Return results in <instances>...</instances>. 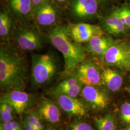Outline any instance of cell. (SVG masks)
<instances>
[{
  "instance_id": "cell-17",
  "label": "cell",
  "mask_w": 130,
  "mask_h": 130,
  "mask_svg": "<svg viewBox=\"0 0 130 130\" xmlns=\"http://www.w3.org/2000/svg\"><path fill=\"white\" fill-rule=\"evenodd\" d=\"M123 82V77L117 70L107 68L101 72L102 84L109 91H118L122 86Z\"/></svg>"
},
{
  "instance_id": "cell-3",
  "label": "cell",
  "mask_w": 130,
  "mask_h": 130,
  "mask_svg": "<svg viewBox=\"0 0 130 130\" xmlns=\"http://www.w3.org/2000/svg\"><path fill=\"white\" fill-rule=\"evenodd\" d=\"M31 79L33 85L41 87L51 80L56 74V58L52 54H31Z\"/></svg>"
},
{
  "instance_id": "cell-23",
  "label": "cell",
  "mask_w": 130,
  "mask_h": 130,
  "mask_svg": "<svg viewBox=\"0 0 130 130\" xmlns=\"http://www.w3.org/2000/svg\"><path fill=\"white\" fill-rule=\"evenodd\" d=\"M80 84L82 83L76 74L75 76L70 77L67 79H65L63 82L58 84L54 89L53 93L54 94H56L60 92L63 90L70 88Z\"/></svg>"
},
{
  "instance_id": "cell-21",
  "label": "cell",
  "mask_w": 130,
  "mask_h": 130,
  "mask_svg": "<svg viewBox=\"0 0 130 130\" xmlns=\"http://www.w3.org/2000/svg\"><path fill=\"white\" fill-rule=\"evenodd\" d=\"M114 7L121 21L130 30V3L126 2Z\"/></svg>"
},
{
  "instance_id": "cell-16",
  "label": "cell",
  "mask_w": 130,
  "mask_h": 130,
  "mask_svg": "<svg viewBox=\"0 0 130 130\" xmlns=\"http://www.w3.org/2000/svg\"><path fill=\"white\" fill-rule=\"evenodd\" d=\"M9 7L13 15L22 21L32 17L33 5L31 0H9Z\"/></svg>"
},
{
  "instance_id": "cell-5",
  "label": "cell",
  "mask_w": 130,
  "mask_h": 130,
  "mask_svg": "<svg viewBox=\"0 0 130 130\" xmlns=\"http://www.w3.org/2000/svg\"><path fill=\"white\" fill-rule=\"evenodd\" d=\"M60 10L52 0H45L33 9V19L39 26L47 28L56 26L59 19Z\"/></svg>"
},
{
  "instance_id": "cell-10",
  "label": "cell",
  "mask_w": 130,
  "mask_h": 130,
  "mask_svg": "<svg viewBox=\"0 0 130 130\" xmlns=\"http://www.w3.org/2000/svg\"><path fill=\"white\" fill-rule=\"evenodd\" d=\"M70 34L75 41L79 43H86L95 36L104 34L100 25L80 22L70 24L69 25Z\"/></svg>"
},
{
  "instance_id": "cell-20",
  "label": "cell",
  "mask_w": 130,
  "mask_h": 130,
  "mask_svg": "<svg viewBox=\"0 0 130 130\" xmlns=\"http://www.w3.org/2000/svg\"><path fill=\"white\" fill-rule=\"evenodd\" d=\"M18 114L13 107L5 102L0 103V116L1 123L13 121L15 114Z\"/></svg>"
},
{
  "instance_id": "cell-6",
  "label": "cell",
  "mask_w": 130,
  "mask_h": 130,
  "mask_svg": "<svg viewBox=\"0 0 130 130\" xmlns=\"http://www.w3.org/2000/svg\"><path fill=\"white\" fill-rule=\"evenodd\" d=\"M130 56V43L120 40L108 49L103 60L107 66L126 70Z\"/></svg>"
},
{
  "instance_id": "cell-19",
  "label": "cell",
  "mask_w": 130,
  "mask_h": 130,
  "mask_svg": "<svg viewBox=\"0 0 130 130\" xmlns=\"http://www.w3.org/2000/svg\"><path fill=\"white\" fill-rule=\"evenodd\" d=\"M98 130H115L116 120L111 113H108L104 116L93 119Z\"/></svg>"
},
{
  "instance_id": "cell-35",
  "label": "cell",
  "mask_w": 130,
  "mask_h": 130,
  "mask_svg": "<svg viewBox=\"0 0 130 130\" xmlns=\"http://www.w3.org/2000/svg\"><path fill=\"white\" fill-rule=\"evenodd\" d=\"M127 91L129 93H130V86H129L128 88H127Z\"/></svg>"
},
{
  "instance_id": "cell-25",
  "label": "cell",
  "mask_w": 130,
  "mask_h": 130,
  "mask_svg": "<svg viewBox=\"0 0 130 130\" xmlns=\"http://www.w3.org/2000/svg\"><path fill=\"white\" fill-rule=\"evenodd\" d=\"M82 85L83 84H80L70 88L65 89L64 90L61 91L60 92H59L58 93H57L56 94H62L69 96L71 98H76L79 95V94L81 93L82 90L83 88Z\"/></svg>"
},
{
  "instance_id": "cell-36",
  "label": "cell",
  "mask_w": 130,
  "mask_h": 130,
  "mask_svg": "<svg viewBox=\"0 0 130 130\" xmlns=\"http://www.w3.org/2000/svg\"><path fill=\"white\" fill-rule=\"evenodd\" d=\"M125 1H127V0H125Z\"/></svg>"
},
{
  "instance_id": "cell-31",
  "label": "cell",
  "mask_w": 130,
  "mask_h": 130,
  "mask_svg": "<svg viewBox=\"0 0 130 130\" xmlns=\"http://www.w3.org/2000/svg\"><path fill=\"white\" fill-rule=\"evenodd\" d=\"M54 1L58 3H64L69 1L70 2V0H54Z\"/></svg>"
},
{
  "instance_id": "cell-4",
  "label": "cell",
  "mask_w": 130,
  "mask_h": 130,
  "mask_svg": "<svg viewBox=\"0 0 130 130\" xmlns=\"http://www.w3.org/2000/svg\"><path fill=\"white\" fill-rule=\"evenodd\" d=\"M13 37L15 44L23 51H37L43 47L44 40L40 33L36 28L26 24L15 28Z\"/></svg>"
},
{
  "instance_id": "cell-1",
  "label": "cell",
  "mask_w": 130,
  "mask_h": 130,
  "mask_svg": "<svg viewBox=\"0 0 130 130\" xmlns=\"http://www.w3.org/2000/svg\"><path fill=\"white\" fill-rule=\"evenodd\" d=\"M27 74L25 59L9 44L0 48V85L7 91L21 90L25 85Z\"/></svg>"
},
{
  "instance_id": "cell-7",
  "label": "cell",
  "mask_w": 130,
  "mask_h": 130,
  "mask_svg": "<svg viewBox=\"0 0 130 130\" xmlns=\"http://www.w3.org/2000/svg\"><path fill=\"white\" fill-rule=\"evenodd\" d=\"M80 95L88 107L94 110L106 109L110 102L109 96L107 92L96 86L84 85Z\"/></svg>"
},
{
  "instance_id": "cell-18",
  "label": "cell",
  "mask_w": 130,
  "mask_h": 130,
  "mask_svg": "<svg viewBox=\"0 0 130 130\" xmlns=\"http://www.w3.org/2000/svg\"><path fill=\"white\" fill-rule=\"evenodd\" d=\"M14 15L10 11L1 10L0 13V36L1 39L7 40L13 37L14 28Z\"/></svg>"
},
{
  "instance_id": "cell-26",
  "label": "cell",
  "mask_w": 130,
  "mask_h": 130,
  "mask_svg": "<svg viewBox=\"0 0 130 130\" xmlns=\"http://www.w3.org/2000/svg\"><path fill=\"white\" fill-rule=\"evenodd\" d=\"M23 126L17 121H12L1 123L0 130H23Z\"/></svg>"
},
{
  "instance_id": "cell-9",
  "label": "cell",
  "mask_w": 130,
  "mask_h": 130,
  "mask_svg": "<svg viewBox=\"0 0 130 130\" xmlns=\"http://www.w3.org/2000/svg\"><path fill=\"white\" fill-rule=\"evenodd\" d=\"M34 96L22 90H14L5 93L1 98V102L8 103L22 115L33 105Z\"/></svg>"
},
{
  "instance_id": "cell-29",
  "label": "cell",
  "mask_w": 130,
  "mask_h": 130,
  "mask_svg": "<svg viewBox=\"0 0 130 130\" xmlns=\"http://www.w3.org/2000/svg\"><path fill=\"white\" fill-rule=\"evenodd\" d=\"M34 9L42 4L45 0H31Z\"/></svg>"
},
{
  "instance_id": "cell-27",
  "label": "cell",
  "mask_w": 130,
  "mask_h": 130,
  "mask_svg": "<svg viewBox=\"0 0 130 130\" xmlns=\"http://www.w3.org/2000/svg\"><path fill=\"white\" fill-rule=\"evenodd\" d=\"M69 130H93V127L88 123L84 122H76L70 126Z\"/></svg>"
},
{
  "instance_id": "cell-11",
  "label": "cell",
  "mask_w": 130,
  "mask_h": 130,
  "mask_svg": "<svg viewBox=\"0 0 130 130\" xmlns=\"http://www.w3.org/2000/svg\"><path fill=\"white\" fill-rule=\"evenodd\" d=\"M76 74L84 85L98 86L102 84L101 71L92 61L85 60L79 64Z\"/></svg>"
},
{
  "instance_id": "cell-12",
  "label": "cell",
  "mask_w": 130,
  "mask_h": 130,
  "mask_svg": "<svg viewBox=\"0 0 130 130\" xmlns=\"http://www.w3.org/2000/svg\"><path fill=\"white\" fill-rule=\"evenodd\" d=\"M72 14L79 20H87L98 14L99 4L96 0H70Z\"/></svg>"
},
{
  "instance_id": "cell-28",
  "label": "cell",
  "mask_w": 130,
  "mask_h": 130,
  "mask_svg": "<svg viewBox=\"0 0 130 130\" xmlns=\"http://www.w3.org/2000/svg\"><path fill=\"white\" fill-rule=\"evenodd\" d=\"M23 128L25 130H38L35 127H34L32 125L28 124L27 122L24 121L23 122Z\"/></svg>"
},
{
  "instance_id": "cell-34",
  "label": "cell",
  "mask_w": 130,
  "mask_h": 130,
  "mask_svg": "<svg viewBox=\"0 0 130 130\" xmlns=\"http://www.w3.org/2000/svg\"><path fill=\"white\" fill-rule=\"evenodd\" d=\"M56 130L55 129H53V128H47V129H45V130Z\"/></svg>"
},
{
  "instance_id": "cell-32",
  "label": "cell",
  "mask_w": 130,
  "mask_h": 130,
  "mask_svg": "<svg viewBox=\"0 0 130 130\" xmlns=\"http://www.w3.org/2000/svg\"><path fill=\"white\" fill-rule=\"evenodd\" d=\"M126 70H128V71H130V57L129 58V60H128V62Z\"/></svg>"
},
{
  "instance_id": "cell-30",
  "label": "cell",
  "mask_w": 130,
  "mask_h": 130,
  "mask_svg": "<svg viewBox=\"0 0 130 130\" xmlns=\"http://www.w3.org/2000/svg\"><path fill=\"white\" fill-rule=\"evenodd\" d=\"M99 4V5H104L110 2L112 0H96Z\"/></svg>"
},
{
  "instance_id": "cell-8",
  "label": "cell",
  "mask_w": 130,
  "mask_h": 130,
  "mask_svg": "<svg viewBox=\"0 0 130 130\" xmlns=\"http://www.w3.org/2000/svg\"><path fill=\"white\" fill-rule=\"evenodd\" d=\"M100 26L104 32L113 37L126 36L130 33V29L121 21L114 7L101 19Z\"/></svg>"
},
{
  "instance_id": "cell-24",
  "label": "cell",
  "mask_w": 130,
  "mask_h": 130,
  "mask_svg": "<svg viewBox=\"0 0 130 130\" xmlns=\"http://www.w3.org/2000/svg\"><path fill=\"white\" fill-rule=\"evenodd\" d=\"M121 121L127 126H130V102L123 103L120 108Z\"/></svg>"
},
{
  "instance_id": "cell-15",
  "label": "cell",
  "mask_w": 130,
  "mask_h": 130,
  "mask_svg": "<svg viewBox=\"0 0 130 130\" xmlns=\"http://www.w3.org/2000/svg\"><path fill=\"white\" fill-rule=\"evenodd\" d=\"M59 107L51 100L43 98L39 102L36 111L42 119L50 123L56 124L60 121L61 115Z\"/></svg>"
},
{
  "instance_id": "cell-2",
  "label": "cell",
  "mask_w": 130,
  "mask_h": 130,
  "mask_svg": "<svg viewBox=\"0 0 130 130\" xmlns=\"http://www.w3.org/2000/svg\"><path fill=\"white\" fill-rule=\"evenodd\" d=\"M47 37L52 45L63 56L66 71L74 69L85 60L87 50L82 44L72 39L68 25H57L52 27Z\"/></svg>"
},
{
  "instance_id": "cell-13",
  "label": "cell",
  "mask_w": 130,
  "mask_h": 130,
  "mask_svg": "<svg viewBox=\"0 0 130 130\" xmlns=\"http://www.w3.org/2000/svg\"><path fill=\"white\" fill-rule=\"evenodd\" d=\"M119 40V39H114L109 34L105 33L94 36L86 43L85 47L87 51L93 56L103 59L108 49Z\"/></svg>"
},
{
  "instance_id": "cell-33",
  "label": "cell",
  "mask_w": 130,
  "mask_h": 130,
  "mask_svg": "<svg viewBox=\"0 0 130 130\" xmlns=\"http://www.w3.org/2000/svg\"><path fill=\"white\" fill-rule=\"evenodd\" d=\"M122 130H130V126H127L125 128Z\"/></svg>"
},
{
  "instance_id": "cell-14",
  "label": "cell",
  "mask_w": 130,
  "mask_h": 130,
  "mask_svg": "<svg viewBox=\"0 0 130 130\" xmlns=\"http://www.w3.org/2000/svg\"><path fill=\"white\" fill-rule=\"evenodd\" d=\"M59 107L70 116H83L86 111L84 104L76 98H71L62 94L55 95Z\"/></svg>"
},
{
  "instance_id": "cell-22",
  "label": "cell",
  "mask_w": 130,
  "mask_h": 130,
  "mask_svg": "<svg viewBox=\"0 0 130 130\" xmlns=\"http://www.w3.org/2000/svg\"><path fill=\"white\" fill-rule=\"evenodd\" d=\"M42 119L37 112H32L27 113L25 115L24 121L34 126L38 130H43L44 126Z\"/></svg>"
}]
</instances>
